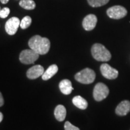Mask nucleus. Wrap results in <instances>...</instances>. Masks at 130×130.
Instances as JSON below:
<instances>
[{
	"label": "nucleus",
	"instance_id": "nucleus-21",
	"mask_svg": "<svg viewBox=\"0 0 130 130\" xmlns=\"http://www.w3.org/2000/svg\"><path fill=\"white\" fill-rule=\"evenodd\" d=\"M4 104V98H3L2 94H1V92H0V107L3 106Z\"/></svg>",
	"mask_w": 130,
	"mask_h": 130
},
{
	"label": "nucleus",
	"instance_id": "nucleus-13",
	"mask_svg": "<svg viewBox=\"0 0 130 130\" xmlns=\"http://www.w3.org/2000/svg\"><path fill=\"white\" fill-rule=\"evenodd\" d=\"M54 115L57 121H63L66 116V108L63 105H58L55 108Z\"/></svg>",
	"mask_w": 130,
	"mask_h": 130
},
{
	"label": "nucleus",
	"instance_id": "nucleus-16",
	"mask_svg": "<svg viewBox=\"0 0 130 130\" xmlns=\"http://www.w3.org/2000/svg\"><path fill=\"white\" fill-rule=\"evenodd\" d=\"M19 5L26 10H33L36 7V3L33 0H21Z\"/></svg>",
	"mask_w": 130,
	"mask_h": 130
},
{
	"label": "nucleus",
	"instance_id": "nucleus-23",
	"mask_svg": "<svg viewBox=\"0 0 130 130\" xmlns=\"http://www.w3.org/2000/svg\"><path fill=\"white\" fill-rule=\"evenodd\" d=\"M3 119V115L1 112H0V122H1Z\"/></svg>",
	"mask_w": 130,
	"mask_h": 130
},
{
	"label": "nucleus",
	"instance_id": "nucleus-18",
	"mask_svg": "<svg viewBox=\"0 0 130 130\" xmlns=\"http://www.w3.org/2000/svg\"><path fill=\"white\" fill-rule=\"evenodd\" d=\"M32 19L30 16H25L23 19H22V21H21L20 23V27L22 29H26L28 27H29L31 24Z\"/></svg>",
	"mask_w": 130,
	"mask_h": 130
},
{
	"label": "nucleus",
	"instance_id": "nucleus-15",
	"mask_svg": "<svg viewBox=\"0 0 130 130\" xmlns=\"http://www.w3.org/2000/svg\"><path fill=\"white\" fill-rule=\"evenodd\" d=\"M72 102L74 105L81 110H85L88 106V103L85 99L81 96H76L72 99Z\"/></svg>",
	"mask_w": 130,
	"mask_h": 130
},
{
	"label": "nucleus",
	"instance_id": "nucleus-10",
	"mask_svg": "<svg viewBox=\"0 0 130 130\" xmlns=\"http://www.w3.org/2000/svg\"><path fill=\"white\" fill-rule=\"evenodd\" d=\"M44 73V68L41 65H35L30 68L27 72V76L29 79H35L42 76Z\"/></svg>",
	"mask_w": 130,
	"mask_h": 130
},
{
	"label": "nucleus",
	"instance_id": "nucleus-1",
	"mask_svg": "<svg viewBox=\"0 0 130 130\" xmlns=\"http://www.w3.org/2000/svg\"><path fill=\"white\" fill-rule=\"evenodd\" d=\"M28 46L38 54L45 55L50 51L51 44L48 39L36 35L29 40Z\"/></svg>",
	"mask_w": 130,
	"mask_h": 130
},
{
	"label": "nucleus",
	"instance_id": "nucleus-8",
	"mask_svg": "<svg viewBox=\"0 0 130 130\" xmlns=\"http://www.w3.org/2000/svg\"><path fill=\"white\" fill-rule=\"evenodd\" d=\"M21 21L16 17L10 18L5 25V29L8 35H14L17 31L19 26H20Z\"/></svg>",
	"mask_w": 130,
	"mask_h": 130
},
{
	"label": "nucleus",
	"instance_id": "nucleus-9",
	"mask_svg": "<svg viewBox=\"0 0 130 130\" xmlns=\"http://www.w3.org/2000/svg\"><path fill=\"white\" fill-rule=\"evenodd\" d=\"M97 18L95 14H90L86 16L83 21V27L86 31H91L95 28L97 23Z\"/></svg>",
	"mask_w": 130,
	"mask_h": 130
},
{
	"label": "nucleus",
	"instance_id": "nucleus-6",
	"mask_svg": "<svg viewBox=\"0 0 130 130\" xmlns=\"http://www.w3.org/2000/svg\"><path fill=\"white\" fill-rule=\"evenodd\" d=\"M107 14L110 18L119 19L123 18L127 14V10L121 6H115L107 10Z\"/></svg>",
	"mask_w": 130,
	"mask_h": 130
},
{
	"label": "nucleus",
	"instance_id": "nucleus-17",
	"mask_svg": "<svg viewBox=\"0 0 130 130\" xmlns=\"http://www.w3.org/2000/svg\"><path fill=\"white\" fill-rule=\"evenodd\" d=\"M110 0H87L89 4L93 7H98L109 2Z\"/></svg>",
	"mask_w": 130,
	"mask_h": 130
},
{
	"label": "nucleus",
	"instance_id": "nucleus-14",
	"mask_svg": "<svg viewBox=\"0 0 130 130\" xmlns=\"http://www.w3.org/2000/svg\"><path fill=\"white\" fill-rule=\"evenodd\" d=\"M58 66L56 64H53L49 67L46 71L42 75V78L43 80H48L56 74L58 71Z\"/></svg>",
	"mask_w": 130,
	"mask_h": 130
},
{
	"label": "nucleus",
	"instance_id": "nucleus-19",
	"mask_svg": "<svg viewBox=\"0 0 130 130\" xmlns=\"http://www.w3.org/2000/svg\"><path fill=\"white\" fill-rule=\"evenodd\" d=\"M10 9L8 7H4L0 10V18H6L10 13Z\"/></svg>",
	"mask_w": 130,
	"mask_h": 130
},
{
	"label": "nucleus",
	"instance_id": "nucleus-20",
	"mask_svg": "<svg viewBox=\"0 0 130 130\" xmlns=\"http://www.w3.org/2000/svg\"><path fill=\"white\" fill-rule=\"evenodd\" d=\"M64 129L65 130H79V129L77 126L73 125L69 121H66L64 123Z\"/></svg>",
	"mask_w": 130,
	"mask_h": 130
},
{
	"label": "nucleus",
	"instance_id": "nucleus-5",
	"mask_svg": "<svg viewBox=\"0 0 130 130\" xmlns=\"http://www.w3.org/2000/svg\"><path fill=\"white\" fill-rule=\"evenodd\" d=\"M109 94L108 87L102 83L96 84L93 89V98L96 101H101L106 98Z\"/></svg>",
	"mask_w": 130,
	"mask_h": 130
},
{
	"label": "nucleus",
	"instance_id": "nucleus-12",
	"mask_svg": "<svg viewBox=\"0 0 130 130\" xmlns=\"http://www.w3.org/2000/svg\"><path fill=\"white\" fill-rule=\"evenodd\" d=\"M60 90L64 95H69L71 93L74 88L72 86V83L69 79H63L59 84Z\"/></svg>",
	"mask_w": 130,
	"mask_h": 130
},
{
	"label": "nucleus",
	"instance_id": "nucleus-11",
	"mask_svg": "<svg viewBox=\"0 0 130 130\" xmlns=\"http://www.w3.org/2000/svg\"><path fill=\"white\" fill-rule=\"evenodd\" d=\"M130 111V102L129 101L125 100L122 101L117 106L116 113L119 116H125Z\"/></svg>",
	"mask_w": 130,
	"mask_h": 130
},
{
	"label": "nucleus",
	"instance_id": "nucleus-24",
	"mask_svg": "<svg viewBox=\"0 0 130 130\" xmlns=\"http://www.w3.org/2000/svg\"><path fill=\"white\" fill-rule=\"evenodd\" d=\"M1 10V7H0V10Z\"/></svg>",
	"mask_w": 130,
	"mask_h": 130
},
{
	"label": "nucleus",
	"instance_id": "nucleus-4",
	"mask_svg": "<svg viewBox=\"0 0 130 130\" xmlns=\"http://www.w3.org/2000/svg\"><path fill=\"white\" fill-rule=\"evenodd\" d=\"M39 57V54L31 50H25L21 52L19 55V60L25 64L34 63Z\"/></svg>",
	"mask_w": 130,
	"mask_h": 130
},
{
	"label": "nucleus",
	"instance_id": "nucleus-22",
	"mask_svg": "<svg viewBox=\"0 0 130 130\" xmlns=\"http://www.w3.org/2000/svg\"><path fill=\"white\" fill-rule=\"evenodd\" d=\"M0 1H1L2 4H7V3L9 1V0H0Z\"/></svg>",
	"mask_w": 130,
	"mask_h": 130
},
{
	"label": "nucleus",
	"instance_id": "nucleus-3",
	"mask_svg": "<svg viewBox=\"0 0 130 130\" xmlns=\"http://www.w3.org/2000/svg\"><path fill=\"white\" fill-rule=\"evenodd\" d=\"M96 74L94 71L90 68H85L75 75V78L79 83L89 84L92 83L95 79Z\"/></svg>",
	"mask_w": 130,
	"mask_h": 130
},
{
	"label": "nucleus",
	"instance_id": "nucleus-2",
	"mask_svg": "<svg viewBox=\"0 0 130 130\" xmlns=\"http://www.w3.org/2000/svg\"><path fill=\"white\" fill-rule=\"evenodd\" d=\"M91 52L93 57L99 61H108L111 58V53L101 43H95L92 47Z\"/></svg>",
	"mask_w": 130,
	"mask_h": 130
},
{
	"label": "nucleus",
	"instance_id": "nucleus-7",
	"mask_svg": "<svg viewBox=\"0 0 130 130\" xmlns=\"http://www.w3.org/2000/svg\"><path fill=\"white\" fill-rule=\"evenodd\" d=\"M100 70L102 75L105 78L113 79L118 77V71L107 63L102 64L100 67Z\"/></svg>",
	"mask_w": 130,
	"mask_h": 130
}]
</instances>
